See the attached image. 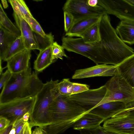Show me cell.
Instances as JSON below:
<instances>
[{
  "mask_svg": "<svg viewBox=\"0 0 134 134\" xmlns=\"http://www.w3.org/2000/svg\"><path fill=\"white\" fill-rule=\"evenodd\" d=\"M31 68L20 72L12 73L0 95V104L14 100L35 97L44 84L37 72L31 73Z\"/></svg>",
  "mask_w": 134,
  "mask_h": 134,
  "instance_id": "obj_1",
  "label": "cell"
},
{
  "mask_svg": "<svg viewBox=\"0 0 134 134\" xmlns=\"http://www.w3.org/2000/svg\"><path fill=\"white\" fill-rule=\"evenodd\" d=\"M101 41L110 58L112 65H117L134 54V50L123 42L112 26L107 14L103 15L99 24Z\"/></svg>",
  "mask_w": 134,
  "mask_h": 134,
  "instance_id": "obj_2",
  "label": "cell"
},
{
  "mask_svg": "<svg viewBox=\"0 0 134 134\" xmlns=\"http://www.w3.org/2000/svg\"><path fill=\"white\" fill-rule=\"evenodd\" d=\"M59 82L58 80L52 79L47 82L36 96L29 122L31 128L35 126L43 127L50 124L49 108L58 93Z\"/></svg>",
  "mask_w": 134,
  "mask_h": 134,
  "instance_id": "obj_3",
  "label": "cell"
},
{
  "mask_svg": "<svg viewBox=\"0 0 134 134\" xmlns=\"http://www.w3.org/2000/svg\"><path fill=\"white\" fill-rule=\"evenodd\" d=\"M62 46L68 51L82 55L97 64H110L108 54L101 41L97 44H88L81 37L75 38L64 36L62 38Z\"/></svg>",
  "mask_w": 134,
  "mask_h": 134,
  "instance_id": "obj_4",
  "label": "cell"
},
{
  "mask_svg": "<svg viewBox=\"0 0 134 134\" xmlns=\"http://www.w3.org/2000/svg\"><path fill=\"white\" fill-rule=\"evenodd\" d=\"M88 111L81 106L67 100L58 93L49 108L51 123L48 125L68 122L74 123Z\"/></svg>",
  "mask_w": 134,
  "mask_h": 134,
  "instance_id": "obj_5",
  "label": "cell"
},
{
  "mask_svg": "<svg viewBox=\"0 0 134 134\" xmlns=\"http://www.w3.org/2000/svg\"><path fill=\"white\" fill-rule=\"evenodd\" d=\"M107 90L102 104L117 101L125 104L134 100V89L118 73L105 84Z\"/></svg>",
  "mask_w": 134,
  "mask_h": 134,
  "instance_id": "obj_6",
  "label": "cell"
},
{
  "mask_svg": "<svg viewBox=\"0 0 134 134\" xmlns=\"http://www.w3.org/2000/svg\"><path fill=\"white\" fill-rule=\"evenodd\" d=\"M35 99L36 97L0 104V116L7 118L10 121V125H13L25 114L31 113Z\"/></svg>",
  "mask_w": 134,
  "mask_h": 134,
  "instance_id": "obj_7",
  "label": "cell"
},
{
  "mask_svg": "<svg viewBox=\"0 0 134 134\" xmlns=\"http://www.w3.org/2000/svg\"><path fill=\"white\" fill-rule=\"evenodd\" d=\"M63 9L72 15L74 21L86 17L107 14L105 10L99 5L95 7L89 5L87 0H67Z\"/></svg>",
  "mask_w": 134,
  "mask_h": 134,
  "instance_id": "obj_8",
  "label": "cell"
},
{
  "mask_svg": "<svg viewBox=\"0 0 134 134\" xmlns=\"http://www.w3.org/2000/svg\"><path fill=\"white\" fill-rule=\"evenodd\" d=\"M98 5L103 8L107 14L115 15L121 20L134 21V0H98Z\"/></svg>",
  "mask_w": 134,
  "mask_h": 134,
  "instance_id": "obj_9",
  "label": "cell"
},
{
  "mask_svg": "<svg viewBox=\"0 0 134 134\" xmlns=\"http://www.w3.org/2000/svg\"><path fill=\"white\" fill-rule=\"evenodd\" d=\"M106 130L118 134H134V117L125 115L111 118L103 125Z\"/></svg>",
  "mask_w": 134,
  "mask_h": 134,
  "instance_id": "obj_10",
  "label": "cell"
},
{
  "mask_svg": "<svg viewBox=\"0 0 134 134\" xmlns=\"http://www.w3.org/2000/svg\"><path fill=\"white\" fill-rule=\"evenodd\" d=\"M117 73L116 65L98 64L91 67L76 70L72 78L78 79L96 76H113Z\"/></svg>",
  "mask_w": 134,
  "mask_h": 134,
  "instance_id": "obj_11",
  "label": "cell"
},
{
  "mask_svg": "<svg viewBox=\"0 0 134 134\" xmlns=\"http://www.w3.org/2000/svg\"><path fill=\"white\" fill-rule=\"evenodd\" d=\"M31 50L26 49L13 56L6 61V67L12 73L25 71L30 68Z\"/></svg>",
  "mask_w": 134,
  "mask_h": 134,
  "instance_id": "obj_12",
  "label": "cell"
},
{
  "mask_svg": "<svg viewBox=\"0 0 134 134\" xmlns=\"http://www.w3.org/2000/svg\"><path fill=\"white\" fill-rule=\"evenodd\" d=\"M126 105L123 102L111 101L93 108L87 112L97 115L105 121L124 109Z\"/></svg>",
  "mask_w": 134,
  "mask_h": 134,
  "instance_id": "obj_13",
  "label": "cell"
},
{
  "mask_svg": "<svg viewBox=\"0 0 134 134\" xmlns=\"http://www.w3.org/2000/svg\"><path fill=\"white\" fill-rule=\"evenodd\" d=\"M13 16L16 26L20 31L26 48L30 50L38 49L34 38L33 32L27 22L21 16L13 13Z\"/></svg>",
  "mask_w": 134,
  "mask_h": 134,
  "instance_id": "obj_14",
  "label": "cell"
},
{
  "mask_svg": "<svg viewBox=\"0 0 134 134\" xmlns=\"http://www.w3.org/2000/svg\"><path fill=\"white\" fill-rule=\"evenodd\" d=\"M102 16L89 17L74 21L65 36L79 37L91 26L99 21Z\"/></svg>",
  "mask_w": 134,
  "mask_h": 134,
  "instance_id": "obj_15",
  "label": "cell"
},
{
  "mask_svg": "<svg viewBox=\"0 0 134 134\" xmlns=\"http://www.w3.org/2000/svg\"><path fill=\"white\" fill-rule=\"evenodd\" d=\"M116 66L118 73L134 89V54Z\"/></svg>",
  "mask_w": 134,
  "mask_h": 134,
  "instance_id": "obj_16",
  "label": "cell"
},
{
  "mask_svg": "<svg viewBox=\"0 0 134 134\" xmlns=\"http://www.w3.org/2000/svg\"><path fill=\"white\" fill-rule=\"evenodd\" d=\"M104 120L100 117L88 112L83 114L78 119L72 126L74 130L95 128L99 126Z\"/></svg>",
  "mask_w": 134,
  "mask_h": 134,
  "instance_id": "obj_17",
  "label": "cell"
},
{
  "mask_svg": "<svg viewBox=\"0 0 134 134\" xmlns=\"http://www.w3.org/2000/svg\"><path fill=\"white\" fill-rule=\"evenodd\" d=\"M116 31L123 42L130 44H134V21L121 20Z\"/></svg>",
  "mask_w": 134,
  "mask_h": 134,
  "instance_id": "obj_18",
  "label": "cell"
},
{
  "mask_svg": "<svg viewBox=\"0 0 134 134\" xmlns=\"http://www.w3.org/2000/svg\"><path fill=\"white\" fill-rule=\"evenodd\" d=\"M55 61L52 58V47L40 51L34 64V69L37 72H40Z\"/></svg>",
  "mask_w": 134,
  "mask_h": 134,
  "instance_id": "obj_19",
  "label": "cell"
},
{
  "mask_svg": "<svg viewBox=\"0 0 134 134\" xmlns=\"http://www.w3.org/2000/svg\"><path fill=\"white\" fill-rule=\"evenodd\" d=\"M100 21L91 26L79 36V37L81 38L85 43L95 44L98 43L100 41L101 38L99 27Z\"/></svg>",
  "mask_w": 134,
  "mask_h": 134,
  "instance_id": "obj_20",
  "label": "cell"
},
{
  "mask_svg": "<svg viewBox=\"0 0 134 134\" xmlns=\"http://www.w3.org/2000/svg\"><path fill=\"white\" fill-rule=\"evenodd\" d=\"M2 26H0V64L3 55L9 47L18 37Z\"/></svg>",
  "mask_w": 134,
  "mask_h": 134,
  "instance_id": "obj_21",
  "label": "cell"
},
{
  "mask_svg": "<svg viewBox=\"0 0 134 134\" xmlns=\"http://www.w3.org/2000/svg\"><path fill=\"white\" fill-rule=\"evenodd\" d=\"M24 39L21 35L13 42L4 53L2 61H7L10 58L26 49Z\"/></svg>",
  "mask_w": 134,
  "mask_h": 134,
  "instance_id": "obj_22",
  "label": "cell"
},
{
  "mask_svg": "<svg viewBox=\"0 0 134 134\" xmlns=\"http://www.w3.org/2000/svg\"><path fill=\"white\" fill-rule=\"evenodd\" d=\"M14 13L26 20L32 15L25 1L23 0H9Z\"/></svg>",
  "mask_w": 134,
  "mask_h": 134,
  "instance_id": "obj_23",
  "label": "cell"
},
{
  "mask_svg": "<svg viewBox=\"0 0 134 134\" xmlns=\"http://www.w3.org/2000/svg\"><path fill=\"white\" fill-rule=\"evenodd\" d=\"M0 26H2L17 37L21 36L20 31L7 16L0 4Z\"/></svg>",
  "mask_w": 134,
  "mask_h": 134,
  "instance_id": "obj_24",
  "label": "cell"
},
{
  "mask_svg": "<svg viewBox=\"0 0 134 134\" xmlns=\"http://www.w3.org/2000/svg\"><path fill=\"white\" fill-rule=\"evenodd\" d=\"M34 38L40 51L44 50L51 46L54 42V38L51 33L43 37L33 32Z\"/></svg>",
  "mask_w": 134,
  "mask_h": 134,
  "instance_id": "obj_25",
  "label": "cell"
},
{
  "mask_svg": "<svg viewBox=\"0 0 134 134\" xmlns=\"http://www.w3.org/2000/svg\"><path fill=\"white\" fill-rule=\"evenodd\" d=\"M74 123L65 122L53 125H48L43 127L47 134H59L72 126Z\"/></svg>",
  "mask_w": 134,
  "mask_h": 134,
  "instance_id": "obj_26",
  "label": "cell"
},
{
  "mask_svg": "<svg viewBox=\"0 0 134 134\" xmlns=\"http://www.w3.org/2000/svg\"><path fill=\"white\" fill-rule=\"evenodd\" d=\"M73 87V82L69 79H64L58 84V93L65 97L70 96L72 94Z\"/></svg>",
  "mask_w": 134,
  "mask_h": 134,
  "instance_id": "obj_27",
  "label": "cell"
},
{
  "mask_svg": "<svg viewBox=\"0 0 134 134\" xmlns=\"http://www.w3.org/2000/svg\"><path fill=\"white\" fill-rule=\"evenodd\" d=\"M51 47L52 58L53 60L56 61L58 59L63 60V57L68 58L64 47L58 44L57 42H54Z\"/></svg>",
  "mask_w": 134,
  "mask_h": 134,
  "instance_id": "obj_28",
  "label": "cell"
},
{
  "mask_svg": "<svg viewBox=\"0 0 134 134\" xmlns=\"http://www.w3.org/2000/svg\"><path fill=\"white\" fill-rule=\"evenodd\" d=\"M28 23L33 31L43 37L46 34L43 30L40 25L33 16H31L25 20Z\"/></svg>",
  "mask_w": 134,
  "mask_h": 134,
  "instance_id": "obj_29",
  "label": "cell"
},
{
  "mask_svg": "<svg viewBox=\"0 0 134 134\" xmlns=\"http://www.w3.org/2000/svg\"><path fill=\"white\" fill-rule=\"evenodd\" d=\"M80 134H118L108 131L99 126L95 128L80 130Z\"/></svg>",
  "mask_w": 134,
  "mask_h": 134,
  "instance_id": "obj_30",
  "label": "cell"
},
{
  "mask_svg": "<svg viewBox=\"0 0 134 134\" xmlns=\"http://www.w3.org/2000/svg\"><path fill=\"white\" fill-rule=\"evenodd\" d=\"M64 29L66 32L70 29L74 21V18L72 15L69 12L64 11Z\"/></svg>",
  "mask_w": 134,
  "mask_h": 134,
  "instance_id": "obj_31",
  "label": "cell"
},
{
  "mask_svg": "<svg viewBox=\"0 0 134 134\" xmlns=\"http://www.w3.org/2000/svg\"><path fill=\"white\" fill-rule=\"evenodd\" d=\"M73 85L71 95L81 93L90 89L89 86L86 84L73 82Z\"/></svg>",
  "mask_w": 134,
  "mask_h": 134,
  "instance_id": "obj_32",
  "label": "cell"
},
{
  "mask_svg": "<svg viewBox=\"0 0 134 134\" xmlns=\"http://www.w3.org/2000/svg\"><path fill=\"white\" fill-rule=\"evenodd\" d=\"M11 74L8 69L4 73H2L0 80V89L3 87L5 83L8 80L11 76Z\"/></svg>",
  "mask_w": 134,
  "mask_h": 134,
  "instance_id": "obj_33",
  "label": "cell"
},
{
  "mask_svg": "<svg viewBox=\"0 0 134 134\" xmlns=\"http://www.w3.org/2000/svg\"><path fill=\"white\" fill-rule=\"evenodd\" d=\"M26 122L23 120L22 118H21L16 121L13 125V126H14L15 128V134H18L20 133Z\"/></svg>",
  "mask_w": 134,
  "mask_h": 134,
  "instance_id": "obj_34",
  "label": "cell"
},
{
  "mask_svg": "<svg viewBox=\"0 0 134 134\" xmlns=\"http://www.w3.org/2000/svg\"><path fill=\"white\" fill-rule=\"evenodd\" d=\"M10 122L6 118L0 116V131L5 129L10 125Z\"/></svg>",
  "mask_w": 134,
  "mask_h": 134,
  "instance_id": "obj_35",
  "label": "cell"
},
{
  "mask_svg": "<svg viewBox=\"0 0 134 134\" xmlns=\"http://www.w3.org/2000/svg\"><path fill=\"white\" fill-rule=\"evenodd\" d=\"M126 107L124 109L118 112L114 116L122 112L134 109V100L126 104Z\"/></svg>",
  "mask_w": 134,
  "mask_h": 134,
  "instance_id": "obj_36",
  "label": "cell"
},
{
  "mask_svg": "<svg viewBox=\"0 0 134 134\" xmlns=\"http://www.w3.org/2000/svg\"><path fill=\"white\" fill-rule=\"evenodd\" d=\"M31 134H47L43 127L37 126L32 131Z\"/></svg>",
  "mask_w": 134,
  "mask_h": 134,
  "instance_id": "obj_37",
  "label": "cell"
},
{
  "mask_svg": "<svg viewBox=\"0 0 134 134\" xmlns=\"http://www.w3.org/2000/svg\"><path fill=\"white\" fill-rule=\"evenodd\" d=\"M122 115L134 117V109L119 113L114 116L112 117H116L117 116Z\"/></svg>",
  "mask_w": 134,
  "mask_h": 134,
  "instance_id": "obj_38",
  "label": "cell"
},
{
  "mask_svg": "<svg viewBox=\"0 0 134 134\" xmlns=\"http://www.w3.org/2000/svg\"><path fill=\"white\" fill-rule=\"evenodd\" d=\"M31 128L28 122H26L24 125L23 134H31Z\"/></svg>",
  "mask_w": 134,
  "mask_h": 134,
  "instance_id": "obj_39",
  "label": "cell"
},
{
  "mask_svg": "<svg viewBox=\"0 0 134 134\" xmlns=\"http://www.w3.org/2000/svg\"><path fill=\"white\" fill-rule=\"evenodd\" d=\"M13 125H10L4 129L0 131V134H9L13 127Z\"/></svg>",
  "mask_w": 134,
  "mask_h": 134,
  "instance_id": "obj_40",
  "label": "cell"
},
{
  "mask_svg": "<svg viewBox=\"0 0 134 134\" xmlns=\"http://www.w3.org/2000/svg\"><path fill=\"white\" fill-rule=\"evenodd\" d=\"M98 0H87V3L90 6L95 7L98 5Z\"/></svg>",
  "mask_w": 134,
  "mask_h": 134,
  "instance_id": "obj_41",
  "label": "cell"
},
{
  "mask_svg": "<svg viewBox=\"0 0 134 134\" xmlns=\"http://www.w3.org/2000/svg\"><path fill=\"white\" fill-rule=\"evenodd\" d=\"M1 1L3 8L4 9L7 8L8 6L7 1L5 0H2Z\"/></svg>",
  "mask_w": 134,
  "mask_h": 134,
  "instance_id": "obj_42",
  "label": "cell"
},
{
  "mask_svg": "<svg viewBox=\"0 0 134 134\" xmlns=\"http://www.w3.org/2000/svg\"><path fill=\"white\" fill-rule=\"evenodd\" d=\"M15 127L13 125V127L10 130L9 134H15Z\"/></svg>",
  "mask_w": 134,
  "mask_h": 134,
  "instance_id": "obj_43",
  "label": "cell"
},
{
  "mask_svg": "<svg viewBox=\"0 0 134 134\" xmlns=\"http://www.w3.org/2000/svg\"><path fill=\"white\" fill-rule=\"evenodd\" d=\"M24 126L23 129H22V130H21L20 132V133L18 134H23L24 131Z\"/></svg>",
  "mask_w": 134,
  "mask_h": 134,
  "instance_id": "obj_44",
  "label": "cell"
}]
</instances>
